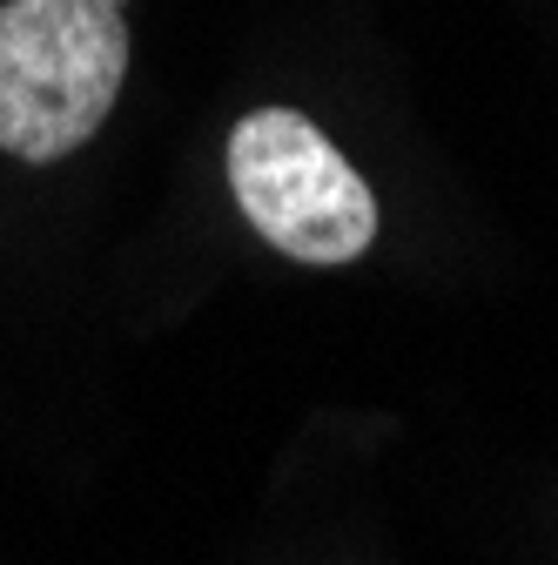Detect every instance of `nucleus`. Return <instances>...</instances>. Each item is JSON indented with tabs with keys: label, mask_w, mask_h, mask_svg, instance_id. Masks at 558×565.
Here are the masks:
<instances>
[{
	"label": "nucleus",
	"mask_w": 558,
	"mask_h": 565,
	"mask_svg": "<svg viewBox=\"0 0 558 565\" xmlns=\"http://www.w3.org/2000/svg\"><path fill=\"white\" fill-rule=\"evenodd\" d=\"M229 189L243 223L290 263L336 269L377 243V195L336 141L297 108H256L229 135Z\"/></svg>",
	"instance_id": "obj_2"
},
{
	"label": "nucleus",
	"mask_w": 558,
	"mask_h": 565,
	"mask_svg": "<svg viewBox=\"0 0 558 565\" xmlns=\"http://www.w3.org/2000/svg\"><path fill=\"white\" fill-rule=\"evenodd\" d=\"M128 82V21L108 0H8L0 8V149L61 162L108 121Z\"/></svg>",
	"instance_id": "obj_1"
}]
</instances>
